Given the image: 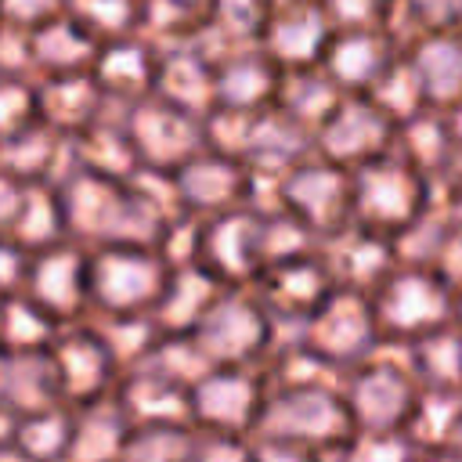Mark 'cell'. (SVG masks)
I'll list each match as a JSON object with an SVG mask.
<instances>
[{"label":"cell","mask_w":462,"mask_h":462,"mask_svg":"<svg viewBox=\"0 0 462 462\" xmlns=\"http://www.w3.org/2000/svg\"><path fill=\"white\" fill-rule=\"evenodd\" d=\"M318 253L328 267L332 285L339 289H361L372 292L397 263V249L393 238L383 231H372L357 220L343 224L339 231L318 238Z\"/></svg>","instance_id":"16"},{"label":"cell","mask_w":462,"mask_h":462,"mask_svg":"<svg viewBox=\"0 0 462 462\" xmlns=\"http://www.w3.org/2000/svg\"><path fill=\"white\" fill-rule=\"evenodd\" d=\"M65 11L97 40H112L141 29L144 0H65Z\"/></svg>","instance_id":"43"},{"label":"cell","mask_w":462,"mask_h":462,"mask_svg":"<svg viewBox=\"0 0 462 462\" xmlns=\"http://www.w3.org/2000/svg\"><path fill=\"white\" fill-rule=\"evenodd\" d=\"M296 332L314 354H321L339 372H346L350 365L365 361L383 343L379 325H375L372 292L339 289V285L314 307V314Z\"/></svg>","instance_id":"8"},{"label":"cell","mask_w":462,"mask_h":462,"mask_svg":"<svg viewBox=\"0 0 462 462\" xmlns=\"http://www.w3.org/2000/svg\"><path fill=\"white\" fill-rule=\"evenodd\" d=\"M87 271H90V249L76 238H61V242H51V245L29 253V271H25L22 292L32 296L61 325L83 321L90 314Z\"/></svg>","instance_id":"14"},{"label":"cell","mask_w":462,"mask_h":462,"mask_svg":"<svg viewBox=\"0 0 462 462\" xmlns=\"http://www.w3.org/2000/svg\"><path fill=\"white\" fill-rule=\"evenodd\" d=\"M451 116V137H455V170L462 166V105L455 108V112H448Z\"/></svg>","instance_id":"53"},{"label":"cell","mask_w":462,"mask_h":462,"mask_svg":"<svg viewBox=\"0 0 462 462\" xmlns=\"http://www.w3.org/2000/svg\"><path fill=\"white\" fill-rule=\"evenodd\" d=\"M116 401L126 411L130 426L137 422H191L188 386L159 372L155 365H134L116 383Z\"/></svg>","instance_id":"22"},{"label":"cell","mask_w":462,"mask_h":462,"mask_svg":"<svg viewBox=\"0 0 462 462\" xmlns=\"http://www.w3.org/2000/svg\"><path fill=\"white\" fill-rule=\"evenodd\" d=\"M282 209L303 220L318 238L350 224V170L310 152L292 170L282 173L278 184Z\"/></svg>","instance_id":"13"},{"label":"cell","mask_w":462,"mask_h":462,"mask_svg":"<svg viewBox=\"0 0 462 462\" xmlns=\"http://www.w3.org/2000/svg\"><path fill=\"white\" fill-rule=\"evenodd\" d=\"M332 29H361V25H383L390 0H321Z\"/></svg>","instance_id":"46"},{"label":"cell","mask_w":462,"mask_h":462,"mask_svg":"<svg viewBox=\"0 0 462 462\" xmlns=\"http://www.w3.org/2000/svg\"><path fill=\"white\" fill-rule=\"evenodd\" d=\"M112 108L116 105H108L87 130L69 137V159L72 166H83L105 177H134L141 162L123 123V105H119V116H112Z\"/></svg>","instance_id":"30"},{"label":"cell","mask_w":462,"mask_h":462,"mask_svg":"<svg viewBox=\"0 0 462 462\" xmlns=\"http://www.w3.org/2000/svg\"><path fill=\"white\" fill-rule=\"evenodd\" d=\"M155 69H159V47L144 32H126L101 40L97 58L90 65L97 87L112 105H134L155 90Z\"/></svg>","instance_id":"20"},{"label":"cell","mask_w":462,"mask_h":462,"mask_svg":"<svg viewBox=\"0 0 462 462\" xmlns=\"http://www.w3.org/2000/svg\"><path fill=\"white\" fill-rule=\"evenodd\" d=\"M72 444V408L69 404H47L36 411L18 415L11 451L18 458H69Z\"/></svg>","instance_id":"38"},{"label":"cell","mask_w":462,"mask_h":462,"mask_svg":"<svg viewBox=\"0 0 462 462\" xmlns=\"http://www.w3.org/2000/svg\"><path fill=\"white\" fill-rule=\"evenodd\" d=\"M25 271H29V249L18 245L11 235H0V296L18 292L25 285Z\"/></svg>","instance_id":"49"},{"label":"cell","mask_w":462,"mask_h":462,"mask_svg":"<svg viewBox=\"0 0 462 462\" xmlns=\"http://www.w3.org/2000/svg\"><path fill=\"white\" fill-rule=\"evenodd\" d=\"M191 336L209 365H260L274 339V321L249 285H227Z\"/></svg>","instance_id":"6"},{"label":"cell","mask_w":462,"mask_h":462,"mask_svg":"<svg viewBox=\"0 0 462 462\" xmlns=\"http://www.w3.org/2000/svg\"><path fill=\"white\" fill-rule=\"evenodd\" d=\"M448 458H462V422H458V430H455V440H451V448H448Z\"/></svg>","instance_id":"54"},{"label":"cell","mask_w":462,"mask_h":462,"mask_svg":"<svg viewBox=\"0 0 462 462\" xmlns=\"http://www.w3.org/2000/svg\"><path fill=\"white\" fill-rule=\"evenodd\" d=\"M0 401L25 415L47 404H65L58 397V379L51 368L47 350H25V354H7L4 350V368H0Z\"/></svg>","instance_id":"34"},{"label":"cell","mask_w":462,"mask_h":462,"mask_svg":"<svg viewBox=\"0 0 462 462\" xmlns=\"http://www.w3.org/2000/svg\"><path fill=\"white\" fill-rule=\"evenodd\" d=\"M123 123L130 134V144L137 152V162L144 170H162L173 173L177 166H184L195 152L206 148V130H202V116L148 94L134 105H123Z\"/></svg>","instance_id":"9"},{"label":"cell","mask_w":462,"mask_h":462,"mask_svg":"<svg viewBox=\"0 0 462 462\" xmlns=\"http://www.w3.org/2000/svg\"><path fill=\"white\" fill-rule=\"evenodd\" d=\"M375 325L383 343H415L419 336L451 321L455 285L430 263H393V271L372 289Z\"/></svg>","instance_id":"2"},{"label":"cell","mask_w":462,"mask_h":462,"mask_svg":"<svg viewBox=\"0 0 462 462\" xmlns=\"http://www.w3.org/2000/svg\"><path fill=\"white\" fill-rule=\"evenodd\" d=\"M343 90L321 65H303V69H282V83L274 94V108H282L289 119L307 126L310 134L325 123V116L339 105Z\"/></svg>","instance_id":"35"},{"label":"cell","mask_w":462,"mask_h":462,"mask_svg":"<svg viewBox=\"0 0 462 462\" xmlns=\"http://www.w3.org/2000/svg\"><path fill=\"white\" fill-rule=\"evenodd\" d=\"M404 47L383 29V25H361V29H332L328 47L321 54V69L336 79L343 94H365L386 65L401 54Z\"/></svg>","instance_id":"19"},{"label":"cell","mask_w":462,"mask_h":462,"mask_svg":"<svg viewBox=\"0 0 462 462\" xmlns=\"http://www.w3.org/2000/svg\"><path fill=\"white\" fill-rule=\"evenodd\" d=\"M282 83V65L260 47H238L217 61V105L231 108H267L274 105Z\"/></svg>","instance_id":"26"},{"label":"cell","mask_w":462,"mask_h":462,"mask_svg":"<svg viewBox=\"0 0 462 462\" xmlns=\"http://www.w3.org/2000/svg\"><path fill=\"white\" fill-rule=\"evenodd\" d=\"M40 119L36 108V79L18 72H0V141L25 130Z\"/></svg>","instance_id":"45"},{"label":"cell","mask_w":462,"mask_h":462,"mask_svg":"<svg viewBox=\"0 0 462 462\" xmlns=\"http://www.w3.org/2000/svg\"><path fill=\"white\" fill-rule=\"evenodd\" d=\"M430 108L455 112L462 105V32H422L404 47Z\"/></svg>","instance_id":"23"},{"label":"cell","mask_w":462,"mask_h":462,"mask_svg":"<svg viewBox=\"0 0 462 462\" xmlns=\"http://www.w3.org/2000/svg\"><path fill=\"white\" fill-rule=\"evenodd\" d=\"M195 422H137L130 426L123 458L134 462H195Z\"/></svg>","instance_id":"40"},{"label":"cell","mask_w":462,"mask_h":462,"mask_svg":"<svg viewBox=\"0 0 462 462\" xmlns=\"http://www.w3.org/2000/svg\"><path fill=\"white\" fill-rule=\"evenodd\" d=\"M411 372L422 386L433 390H462V328L455 321L419 336L408 343Z\"/></svg>","instance_id":"36"},{"label":"cell","mask_w":462,"mask_h":462,"mask_svg":"<svg viewBox=\"0 0 462 462\" xmlns=\"http://www.w3.org/2000/svg\"><path fill=\"white\" fill-rule=\"evenodd\" d=\"M170 263L155 245L141 242H112L90 249V314H152L166 278Z\"/></svg>","instance_id":"4"},{"label":"cell","mask_w":462,"mask_h":462,"mask_svg":"<svg viewBox=\"0 0 462 462\" xmlns=\"http://www.w3.org/2000/svg\"><path fill=\"white\" fill-rule=\"evenodd\" d=\"M173 184L180 195V206L195 217H213L231 206H242L249 195V166L227 152L202 148L184 166L173 170Z\"/></svg>","instance_id":"18"},{"label":"cell","mask_w":462,"mask_h":462,"mask_svg":"<svg viewBox=\"0 0 462 462\" xmlns=\"http://www.w3.org/2000/svg\"><path fill=\"white\" fill-rule=\"evenodd\" d=\"M14 426H18V411H11V408L0 401V451H11ZM11 455H14V451H11Z\"/></svg>","instance_id":"52"},{"label":"cell","mask_w":462,"mask_h":462,"mask_svg":"<svg viewBox=\"0 0 462 462\" xmlns=\"http://www.w3.org/2000/svg\"><path fill=\"white\" fill-rule=\"evenodd\" d=\"M0 25H4V22H0Z\"/></svg>","instance_id":"58"},{"label":"cell","mask_w":462,"mask_h":462,"mask_svg":"<svg viewBox=\"0 0 462 462\" xmlns=\"http://www.w3.org/2000/svg\"><path fill=\"white\" fill-rule=\"evenodd\" d=\"M458 422H462V390L422 386L404 419V433L411 437L422 458H448Z\"/></svg>","instance_id":"33"},{"label":"cell","mask_w":462,"mask_h":462,"mask_svg":"<svg viewBox=\"0 0 462 462\" xmlns=\"http://www.w3.org/2000/svg\"><path fill=\"white\" fill-rule=\"evenodd\" d=\"M87 321L101 332V339L108 343V350L123 372L134 365H144L152 346L162 336L152 314H87Z\"/></svg>","instance_id":"41"},{"label":"cell","mask_w":462,"mask_h":462,"mask_svg":"<svg viewBox=\"0 0 462 462\" xmlns=\"http://www.w3.org/2000/svg\"><path fill=\"white\" fill-rule=\"evenodd\" d=\"M188 4H195V7H202V11H206V4H209V0H188Z\"/></svg>","instance_id":"56"},{"label":"cell","mask_w":462,"mask_h":462,"mask_svg":"<svg viewBox=\"0 0 462 462\" xmlns=\"http://www.w3.org/2000/svg\"><path fill=\"white\" fill-rule=\"evenodd\" d=\"M437 202H440V209L448 213V220H451L455 227H462V166H458L448 180L437 184Z\"/></svg>","instance_id":"51"},{"label":"cell","mask_w":462,"mask_h":462,"mask_svg":"<svg viewBox=\"0 0 462 462\" xmlns=\"http://www.w3.org/2000/svg\"><path fill=\"white\" fill-rule=\"evenodd\" d=\"M61 321L51 318L32 296L7 292L0 296V346L7 354H25V350H47L58 336Z\"/></svg>","instance_id":"39"},{"label":"cell","mask_w":462,"mask_h":462,"mask_svg":"<svg viewBox=\"0 0 462 462\" xmlns=\"http://www.w3.org/2000/svg\"><path fill=\"white\" fill-rule=\"evenodd\" d=\"M267 375L260 365H213L202 372L191 390V422L206 433H231V437H253L263 404H267Z\"/></svg>","instance_id":"7"},{"label":"cell","mask_w":462,"mask_h":462,"mask_svg":"<svg viewBox=\"0 0 462 462\" xmlns=\"http://www.w3.org/2000/svg\"><path fill=\"white\" fill-rule=\"evenodd\" d=\"M231 458H253V440H249V437L206 433V430H199L195 462H231Z\"/></svg>","instance_id":"48"},{"label":"cell","mask_w":462,"mask_h":462,"mask_svg":"<svg viewBox=\"0 0 462 462\" xmlns=\"http://www.w3.org/2000/svg\"><path fill=\"white\" fill-rule=\"evenodd\" d=\"M332 36V22L321 0H274L260 29V47L282 69L318 65Z\"/></svg>","instance_id":"17"},{"label":"cell","mask_w":462,"mask_h":462,"mask_svg":"<svg viewBox=\"0 0 462 462\" xmlns=\"http://www.w3.org/2000/svg\"><path fill=\"white\" fill-rule=\"evenodd\" d=\"M354 433L339 383H310L271 390L263 415L253 430V458L300 462V458H343Z\"/></svg>","instance_id":"1"},{"label":"cell","mask_w":462,"mask_h":462,"mask_svg":"<svg viewBox=\"0 0 462 462\" xmlns=\"http://www.w3.org/2000/svg\"><path fill=\"white\" fill-rule=\"evenodd\" d=\"M433 188L404 155L386 152L350 170V220L393 238L433 202Z\"/></svg>","instance_id":"5"},{"label":"cell","mask_w":462,"mask_h":462,"mask_svg":"<svg viewBox=\"0 0 462 462\" xmlns=\"http://www.w3.org/2000/svg\"><path fill=\"white\" fill-rule=\"evenodd\" d=\"M314 152V134L307 126H300L296 119H289L282 108L267 105L256 112L242 162L253 173H271L282 177L285 170H292L300 159H307Z\"/></svg>","instance_id":"25"},{"label":"cell","mask_w":462,"mask_h":462,"mask_svg":"<svg viewBox=\"0 0 462 462\" xmlns=\"http://www.w3.org/2000/svg\"><path fill=\"white\" fill-rule=\"evenodd\" d=\"M263 310L271 314L274 328H300L314 307L336 289L328 278V267L318 249L289 260H271L260 267V274L249 285Z\"/></svg>","instance_id":"15"},{"label":"cell","mask_w":462,"mask_h":462,"mask_svg":"<svg viewBox=\"0 0 462 462\" xmlns=\"http://www.w3.org/2000/svg\"><path fill=\"white\" fill-rule=\"evenodd\" d=\"M393 152L404 155L430 184H440L455 173V137H451V116L440 108H422L397 123Z\"/></svg>","instance_id":"29"},{"label":"cell","mask_w":462,"mask_h":462,"mask_svg":"<svg viewBox=\"0 0 462 462\" xmlns=\"http://www.w3.org/2000/svg\"><path fill=\"white\" fill-rule=\"evenodd\" d=\"M397 141V119L383 112L368 94H343L339 105L325 116V123L314 130V152L357 170L386 152H393Z\"/></svg>","instance_id":"12"},{"label":"cell","mask_w":462,"mask_h":462,"mask_svg":"<svg viewBox=\"0 0 462 462\" xmlns=\"http://www.w3.org/2000/svg\"><path fill=\"white\" fill-rule=\"evenodd\" d=\"M152 94H159L195 116H206L217 108V65L195 43L162 47Z\"/></svg>","instance_id":"24"},{"label":"cell","mask_w":462,"mask_h":462,"mask_svg":"<svg viewBox=\"0 0 462 462\" xmlns=\"http://www.w3.org/2000/svg\"><path fill=\"white\" fill-rule=\"evenodd\" d=\"M11 238L18 245H25L29 253L32 249H43L51 242L69 238L65 209H61V195H58V184L54 180L25 184L22 206H18V217H14V227H11Z\"/></svg>","instance_id":"37"},{"label":"cell","mask_w":462,"mask_h":462,"mask_svg":"<svg viewBox=\"0 0 462 462\" xmlns=\"http://www.w3.org/2000/svg\"><path fill=\"white\" fill-rule=\"evenodd\" d=\"M112 101L97 87L94 72H58V76H36V108L47 126H54L65 137H76L87 130Z\"/></svg>","instance_id":"21"},{"label":"cell","mask_w":462,"mask_h":462,"mask_svg":"<svg viewBox=\"0 0 462 462\" xmlns=\"http://www.w3.org/2000/svg\"><path fill=\"white\" fill-rule=\"evenodd\" d=\"M451 321L462 328V285L455 289V310H451Z\"/></svg>","instance_id":"55"},{"label":"cell","mask_w":462,"mask_h":462,"mask_svg":"<svg viewBox=\"0 0 462 462\" xmlns=\"http://www.w3.org/2000/svg\"><path fill=\"white\" fill-rule=\"evenodd\" d=\"M343 458L346 462H404L422 455L404 430H354L343 448Z\"/></svg>","instance_id":"44"},{"label":"cell","mask_w":462,"mask_h":462,"mask_svg":"<svg viewBox=\"0 0 462 462\" xmlns=\"http://www.w3.org/2000/svg\"><path fill=\"white\" fill-rule=\"evenodd\" d=\"M195 263L220 285H253L263 267V213L253 206H231L202 217Z\"/></svg>","instance_id":"10"},{"label":"cell","mask_w":462,"mask_h":462,"mask_svg":"<svg viewBox=\"0 0 462 462\" xmlns=\"http://www.w3.org/2000/svg\"><path fill=\"white\" fill-rule=\"evenodd\" d=\"M69 137L47 126L43 119L0 141V173L14 177L18 184L58 180L69 170Z\"/></svg>","instance_id":"27"},{"label":"cell","mask_w":462,"mask_h":462,"mask_svg":"<svg viewBox=\"0 0 462 462\" xmlns=\"http://www.w3.org/2000/svg\"><path fill=\"white\" fill-rule=\"evenodd\" d=\"M65 11V0H0V22L14 29H36Z\"/></svg>","instance_id":"47"},{"label":"cell","mask_w":462,"mask_h":462,"mask_svg":"<svg viewBox=\"0 0 462 462\" xmlns=\"http://www.w3.org/2000/svg\"><path fill=\"white\" fill-rule=\"evenodd\" d=\"M365 94H368L383 112H390L397 123H404L408 116H415V112H422V108H430L426 97H422L419 76H415V69H411V61H408L404 51L386 65V72H383Z\"/></svg>","instance_id":"42"},{"label":"cell","mask_w":462,"mask_h":462,"mask_svg":"<svg viewBox=\"0 0 462 462\" xmlns=\"http://www.w3.org/2000/svg\"><path fill=\"white\" fill-rule=\"evenodd\" d=\"M220 289H227V285H220L206 267H199V263H177L170 271V278H166V289H162L155 310H152L159 332L162 336H170V332H191L202 321V314L213 307V300L220 296Z\"/></svg>","instance_id":"31"},{"label":"cell","mask_w":462,"mask_h":462,"mask_svg":"<svg viewBox=\"0 0 462 462\" xmlns=\"http://www.w3.org/2000/svg\"><path fill=\"white\" fill-rule=\"evenodd\" d=\"M422 383L411 372L408 346L379 343L365 361L350 365L339 379L354 430H404V419Z\"/></svg>","instance_id":"3"},{"label":"cell","mask_w":462,"mask_h":462,"mask_svg":"<svg viewBox=\"0 0 462 462\" xmlns=\"http://www.w3.org/2000/svg\"><path fill=\"white\" fill-rule=\"evenodd\" d=\"M0 368H4V346H0Z\"/></svg>","instance_id":"57"},{"label":"cell","mask_w":462,"mask_h":462,"mask_svg":"<svg viewBox=\"0 0 462 462\" xmlns=\"http://www.w3.org/2000/svg\"><path fill=\"white\" fill-rule=\"evenodd\" d=\"M130 437V419L116 393L72 408V444L69 458H123Z\"/></svg>","instance_id":"32"},{"label":"cell","mask_w":462,"mask_h":462,"mask_svg":"<svg viewBox=\"0 0 462 462\" xmlns=\"http://www.w3.org/2000/svg\"><path fill=\"white\" fill-rule=\"evenodd\" d=\"M47 354H51V368L58 379V397L69 408L108 397L123 375L108 343L101 339V332L87 318L61 325L54 343L47 346Z\"/></svg>","instance_id":"11"},{"label":"cell","mask_w":462,"mask_h":462,"mask_svg":"<svg viewBox=\"0 0 462 462\" xmlns=\"http://www.w3.org/2000/svg\"><path fill=\"white\" fill-rule=\"evenodd\" d=\"M22 191H25V184H18L14 177L0 173V235H11L18 206H22Z\"/></svg>","instance_id":"50"},{"label":"cell","mask_w":462,"mask_h":462,"mask_svg":"<svg viewBox=\"0 0 462 462\" xmlns=\"http://www.w3.org/2000/svg\"><path fill=\"white\" fill-rule=\"evenodd\" d=\"M97 47H101V40L90 29H83L69 11L29 29V61H32L36 76L87 72L97 58Z\"/></svg>","instance_id":"28"}]
</instances>
